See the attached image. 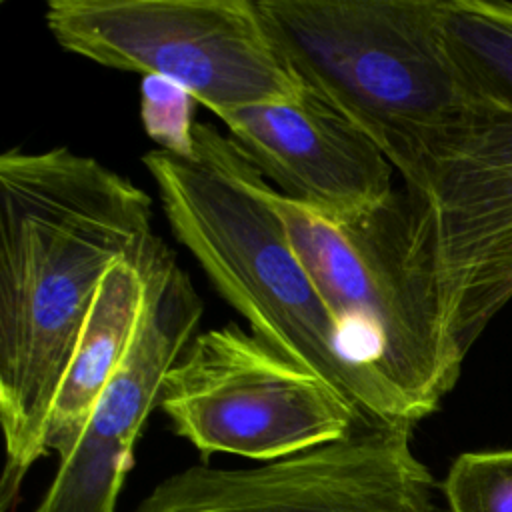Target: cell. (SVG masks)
Segmentation results:
<instances>
[{
  "instance_id": "cell-9",
  "label": "cell",
  "mask_w": 512,
  "mask_h": 512,
  "mask_svg": "<svg viewBox=\"0 0 512 512\" xmlns=\"http://www.w3.org/2000/svg\"><path fill=\"white\" fill-rule=\"evenodd\" d=\"M142 260L148 298L138 336L84 426L56 450L58 470L38 512H114L164 378L198 334L204 304L172 250L152 234Z\"/></svg>"
},
{
  "instance_id": "cell-1",
  "label": "cell",
  "mask_w": 512,
  "mask_h": 512,
  "mask_svg": "<svg viewBox=\"0 0 512 512\" xmlns=\"http://www.w3.org/2000/svg\"><path fill=\"white\" fill-rule=\"evenodd\" d=\"M152 198L66 146L0 156V420L4 506L44 456L46 424L106 272L152 232Z\"/></svg>"
},
{
  "instance_id": "cell-5",
  "label": "cell",
  "mask_w": 512,
  "mask_h": 512,
  "mask_svg": "<svg viewBox=\"0 0 512 512\" xmlns=\"http://www.w3.org/2000/svg\"><path fill=\"white\" fill-rule=\"evenodd\" d=\"M44 20L66 52L168 80L216 116L306 88L258 0H52Z\"/></svg>"
},
{
  "instance_id": "cell-6",
  "label": "cell",
  "mask_w": 512,
  "mask_h": 512,
  "mask_svg": "<svg viewBox=\"0 0 512 512\" xmlns=\"http://www.w3.org/2000/svg\"><path fill=\"white\" fill-rule=\"evenodd\" d=\"M158 408L204 456L274 462L350 436L368 418L328 380L236 322L198 332Z\"/></svg>"
},
{
  "instance_id": "cell-8",
  "label": "cell",
  "mask_w": 512,
  "mask_h": 512,
  "mask_svg": "<svg viewBox=\"0 0 512 512\" xmlns=\"http://www.w3.org/2000/svg\"><path fill=\"white\" fill-rule=\"evenodd\" d=\"M412 426L366 420L338 442L256 468L190 466L136 512H434Z\"/></svg>"
},
{
  "instance_id": "cell-12",
  "label": "cell",
  "mask_w": 512,
  "mask_h": 512,
  "mask_svg": "<svg viewBox=\"0 0 512 512\" xmlns=\"http://www.w3.org/2000/svg\"><path fill=\"white\" fill-rule=\"evenodd\" d=\"M442 36L478 108L512 114V2L442 0Z\"/></svg>"
},
{
  "instance_id": "cell-2",
  "label": "cell",
  "mask_w": 512,
  "mask_h": 512,
  "mask_svg": "<svg viewBox=\"0 0 512 512\" xmlns=\"http://www.w3.org/2000/svg\"><path fill=\"white\" fill-rule=\"evenodd\" d=\"M142 162L174 238L254 334L328 380L368 420L414 424L402 400L354 358L266 194L268 182L230 136L196 122L192 158L156 148Z\"/></svg>"
},
{
  "instance_id": "cell-15",
  "label": "cell",
  "mask_w": 512,
  "mask_h": 512,
  "mask_svg": "<svg viewBox=\"0 0 512 512\" xmlns=\"http://www.w3.org/2000/svg\"><path fill=\"white\" fill-rule=\"evenodd\" d=\"M512 300V260L508 264V268L504 270L498 286H496V292H494V298H492V312L494 316Z\"/></svg>"
},
{
  "instance_id": "cell-13",
  "label": "cell",
  "mask_w": 512,
  "mask_h": 512,
  "mask_svg": "<svg viewBox=\"0 0 512 512\" xmlns=\"http://www.w3.org/2000/svg\"><path fill=\"white\" fill-rule=\"evenodd\" d=\"M442 490L450 512H512V448L460 454Z\"/></svg>"
},
{
  "instance_id": "cell-11",
  "label": "cell",
  "mask_w": 512,
  "mask_h": 512,
  "mask_svg": "<svg viewBox=\"0 0 512 512\" xmlns=\"http://www.w3.org/2000/svg\"><path fill=\"white\" fill-rule=\"evenodd\" d=\"M144 246L120 258L100 282L50 408L46 450H58L84 426L138 336L148 298Z\"/></svg>"
},
{
  "instance_id": "cell-3",
  "label": "cell",
  "mask_w": 512,
  "mask_h": 512,
  "mask_svg": "<svg viewBox=\"0 0 512 512\" xmlns=\"http://www.w3.org/2000/svg\"><path fill=\"white\" fill-rule=\"evenodd\" d=\"M302 84L422 190L480 114L442 36V0H258Z\"/></svg>"
},
{
  "instance_id": "cell-7",
  "label": "cell",
  "mask_w": 512,
  "mask_h": 512,
  "mask_svg": "<svg viewBox=\"0 0 512 512\" xmlns=\"http://www.w3.org/2000/svg\"><path fill=\"white\" fill-rule=\"evenodd\" d=\"M410 244L462 356L494 318L512 260V114L480 110L460 148L418 192L404 190Z\"/></svg>"
},
{
  "instance_id": "cell-10",
  "label": "cell",
  "mask_w": 512,
  "mask_h": 512,
  "mask_svg": "<svg viewBox=\"0 0 512 512\" xmlns=\"http://www.w3.org/2000/svg\"><path fill=\"white\" fill-rule=\"evenodd\" d=\"M218 118L274 190L328 220L362 218L394 192L382 150L310 88Z\"/></svg>"
},
{
  "instance_id": "cell-4",
  "label": "cell",
  "mask_w": 512,
  "mask_h": 512,
  "mask_svg": "<svg viewBox=\"0 0 512 512\" xmlns=\"http://www.w3.org/2000/svg\"><path fill=\"white\" fill-rule=\"evenodd\" d=\"M266 194L354 358L402 400L414 424L438 410L464 356L412 258L404 190L348 222L328 220L270 184Z\"/></svg>"
},
{
  "instance_id": "cell-14",
  "label": "cell",
  "mask_w": 512,
  "mask_h": 512,
  "mask_svg": "<svg viewBox=\"0 0 512 512\" xmlns=\"http://www.w3.org/2000/svg\"><path fill=\"white\" fill-rule=\"evenodd\" d=\"M140 118L160 150L180 158L194 156V98L180 86L146 76L140 84Z\"/></svg>"
}]
</instances>
